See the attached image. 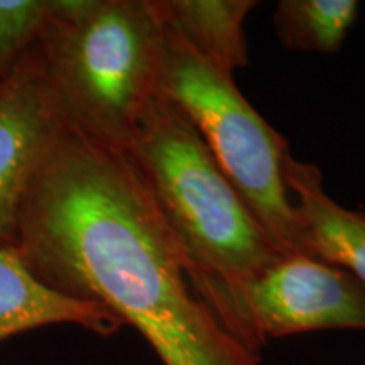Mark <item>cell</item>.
<instances>
[{"instance_id": "3", "label": "cell", "mask_w": 365, "mask_h": 365, "mask_svg": "<svg viewBox=\"0 0 365 365\" xmlns=\"http://www.w3.org/2000/svg\"><path fill=\"white\" fill-rule=\"evenodd\" d=\"M39 39L66 132L125 153L159 97L164 24L156 0H49Z\"/></svg>"}, {"instance_id": "10", "label": "cell", "mask_w": 365, "mask_h": 365, "mask_svg": "<svg viewBox=\"0 0 365 365\" xmlns=\"http://www.w3.org/2000/svg\"><path fill=\"white\" fill-rule=\"evenodd\" d=\"M354 0H281L272 24L289 51L335 53L357 21Z\"/></svg>"}, {"instance_id": "9", "label": "cell", "mask_w": 365, "mask_h": 365, "mask_svg": "<svg viewBox=\"0 0 365 365\" xmlns=\"http://www.w3.org/2000/svg\"><path fill=\"white\" fill-rule=\"evenodd\" d=\"M255 0H156L164 24L223 75L249 65L244 22Z\"/></svg>"}, {"instance_id": "6", "label": "cell", "mask_w": 365, "mask_h": 365, "mask_svg": "<svg viewBox=\"0 0 365 365\" xmlns=\"http://www.w3.org/2000/svg\"><path fill=\"white\" fill-rule=\"evenodd\" d=\"M63 134L36 44L0 81V249L17 247L24 196Z\"/></svg>"}, {"instance_id": "1", "label": "cell", "mask_w": 365, "mask_h": 365, "mask_svg": "<svg viewBox=\"0 0 365 365\" xmlns=\"http://www.w3.org/2000/svg\"><path fill=\"white\" fill-rule=\"evenodd\" d=\"M16 249L46 286L134 327L164 365L261 362L196 294L125 153L63 134L24 196Z\"/></svg>"}, {"instance_id": "5", "label": "cell", "mask_w": 365, "mask_h": 365, "mask_svg": "<svg viewBox=\"0 0 365 365\" xmlns=\"http://www.w3.org/2000/svg\"><path fill=\"white\" fill-rule=\"evenodd\" d=\"M322 330H365V284L309 254H287L240 296L239 340L261 355L272 339Z\"/></svg>"}, {"instance_id": "11", "label": "cell", "mask_w": 365, "mask_h": 365, "mask_svg": "<svg viewBox=\"0 0 365 365\" xmlns=\"http://www.w3.org/2000/svg\"><path fill=\"white\" fill-rule=\"evenodd\" d=\"M49 14V0H0V81L39 43Z\"/></svg>"}, {"instance_id": "4", "label": "cell", "mask_w": 365, "mask_h": 365, "mask_svg": "<svg viewBox=\"0 0 365 365\" xmlns=\"http://www.w3.org/2000/svg\"><path fill=\"white\" fill-rule=\"evenodd\" d=\"M159 93L193 122L279 252L309 254L282 175L287 140L242 97L232 76L215 70L166 24Z\"/></svg>"}, {"instance_id": "2", "label": "cell", "mask_w": 365, "mask_h": 365, "mask_svg": "<svg viewBox=\"0 0 365 365\" xmlns=\"http://www.w3.org/2000/svg\"><path fill=\"white\" fill-rule=\"evenodd\" d=\"M125 156L180 245L196 294L239 340L240 296L279 249L171 100L150 105Z\"/></svg>"}, {"instance_id": "8", "label": "cell", "mask_w": 365, "mask_h": 365, "mask_svg": "<svg viewBox=\"0 0 365 365\" xmlns=\"http://www.w3.org/2000/svg\"><path fill=\"white\" fill-rule=\"evenodd\" d=\"M284 185L303 225L309 254L346 269L365 284V212L333 202L314 164L287 154Z\"/></svg>"}, {"instance_id": "7", "label": "cell", "mask_w": 365, "mask_h": 365, "mask_svg": "<svg viewBox=\"0 0 365 365\" xmlns=\"http://www.w3.org/2000/svg\"><path fill=\"white\" fill-rule=\"evenodd\" d=\"M51 325H78L108 336L124 323L97 303L70 298L46 286L29 271L17 249H0V344Z\"/></svg>"}]
</instances>
